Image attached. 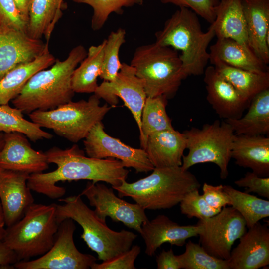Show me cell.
<instances>
[{"mask_svg":"<svg viewBox=\"0 0 269 269\" xmlns=\"http://www.w3.org/2000/svg\"><path fill=\"white\" fill-rule=\"evenodd\" d=\"M209 61L216 70L250 101L269 88V71L254 72L230 66L215 58Z\"/></svg>","mask_w":269,"mask_h":269,"instance_id":"obj_28","label":"cell"},{"mask_svg":"<svg viewBox=\"0 0 269 269\" xmlns=\"http://www.w3.org/2000/svg\"><path fill=\"white\" fill-rule=\"evenodd\" d=\"M106 40L98 45L90 46L86 57L74 70L72 77V87L75 93H94L98 85Z\"/></svg>","mask_w":269,"mask_h":269,"instance_id":"obj_29","label":"cell"},{"mask_svg":"<svg viewBox=\"0 0 269 269\" xmlns=\"http://www.w3.org/2000/svg\"><path fill=\"white\" fill-rule=\"evenodd\" d=\"M94 94L112 107L116 106L119 98L122 100L132 113L140 131L141 113L147 95L143 82L136 76L133 66L122 63L115 78L110 81H103Z\"/></svg>","mask_w":269,"mask_h":269,"instance_id":"obj_14","label":"cell"},{"mask_svg":"<svg viewBox=\"0 0 269 269\" xmlns=\"http://www.w3.org/2000/svg\"><path fill=\"white\" fill-rule=\"evenodd\" d=\"M87 51L82 45L73 48L63 61L56 59L48 69L40 70L27 82L21 93L11 101L23 113L55 109L72 101L74 95L72 77Z\"/></svg>","mask_w":269,"mask_h":269,"instance_id":"obj_2","label":"cell"},{"mask_svg":"<svg viewBox=\"0 0 269 269\" xmlns=\"http://www.w3.org/2000/svg\"><path fill=\"white\" fill-rule=\"evenodd\" d=\"M248 112L242 117L225 120L235 134L264 135L269 134V88L251 100Z\"/></svg>","mask_w":269,"mask_h":269,"instance_id":"obj_26","label":"cell"},{"mask_svg":"<svg viewBox=\"0 0 269 269\" xmlns=\"http://www.w3.org/2000/svg\"><path fill=\"white\" fill-rule=\"evenodd\" d=\"M59 200L64 204H55L58 224L67 218L78 223L83 229L81 238L97 253L99 260L106 261L129 250L137 237L136 234L129 231L111 229L106 221L99 218L94 211L85 204L81 195Z\"/></svg>","mask_w":269,"mask_h":269,"instance_id":"obj_5","label":"cell"},{"mask_svg":"<svg viewBox=\"0 0 269 269\" xmlns=\"http://www.w3.org/2000/svg\"><path fill=\"white\" fill-rule=\"evenodd\" d=\"M95 94L88 100L70 101L49 110H36L28 115L31 121L52 130L57 135L77 143L84 139L93 127L101 122L111 109L107 103L100 105Z\"/></svg>","mask_w":269,"mask_h":269,"instance_id":"obj_8","label":"cell"},{"mask_svg":"<svg viewBox=\"0 0 269 269\" xmlns=\"http://www.w3.org/2000/svg\"><path fill=\"white\" fill-rule=\"evenodd\" d=\"M210 58H217L232 67L254 72L269 70L250 47L229 38L217 39L210 47Z\"/></svg>","mask_w":269,"mask_h":269,"instance_id":"obj_27","label":"cell"},{"mask_svg":"<svg viewBox=\"0 0 269 269\" xmlns=\"http://www.w3.org/2000/svg\"><path fill=\"white\" fill-rule=\"evenodd\" d=\"M249 46L266 65L269 63V0H241Z\"/></svg>","mask_w":269,"mask_h":269,"instance_id":"obj_21","label":"cell"},{"mask_svg":"<svg viewBox=\"0 0 269 269\" xmlns=\"http://www.w3.org/2000/svg\"><path fill=\"white\" fill-rule=\"evenodd\" d=\"M29 175L27 173L0 167V200L7 227L21 219L34 203L27 185Z\"/></svg>","mask_w":269,"mask_h":269,"instance_id":"obj_17","label":"cell"},{"mask_svg":"<svg viewBox=\"0 0 269 269\" xmlns=\"http://www.w3.org/2000/svg\"><path fill=\"white\" fill-rule=\"evenodd\" d=\"M182 214L191 218L196 217L199 220L211 217L221 210L215 209L208 204L199 189H195L185 194L180 202Z\"/></svg>","mask_w":269,"mask_h":269,"instance_id":"obj_37","label":"cell"},{"mask_svg":"<svg viewBox=\"0 0 269 269\" xmlns=\"http://www.w3.org/2000/svg\"><path fill=\"white\" fill-rule=\"evenodd\" d=\"M18 261L19 260L16 253L6 245L2 239H0V268H14L13 265Z\"/></svg>","mask_w":269,"mask_h":269,"instance_id":"obj_44","label":"cell"},{"mask_svg":"<svg viewBox=\"0 0 269 269\" xmlns=\"http://www.w3.org/2000/svg\"><path fill=\"white\" fill-rule=\"evenodd\" d=\"M177 256L181 269H230L228 260L211 255L201 245L190 240L186 243L184 252Z\"/></svg>","mask_w":269,"mask_h":269,"instance_id":"obj_34","label":"cell"},{"mask_svg":"<svg viewBox=\"0 0 269 269\" xmlns=\"http://www.w3.org/2000/svg\"><path fill=\"white\" fill-rule=\"evenodd\" d=\"M59 224L55 204H31L22 218L5 229L2 239L18 260L42 256L52 247Z\"/></svg>","mask_w":269,"mask_h":269,"instance_id":"obj_7","label":"cell"},{"mask_svg":"<svg viewBox=\"0 0 269 269\" xmlns=\"http://www.w3.org/2000/svg\"><path fill=\"white\" fill-rule=\"evenodd\" d=\"M231 250L230 269H258L269 264V228L259 222L248 228Z\"/></svg>","mask_w":269,"mask_h":269,"instance_id":"obj_19","label":"cell"},{"mask_svg":"<svg viewBox=\"0 0 269 269\" xmlns=\"http://www.w3.org/2000/svg\"><path fill=\"white\" fill-rule=\"evenodd\" d=\"M167 99L162 96L147 97L141 117V148H145L148 136L154 132L174 129L166 110Z\"/></svg>","mask_w":269,"mask_h":269,"instance_id":"obj_30","label":"cell"},{"mask_svg":"<svg viewBox=\"0 0 269 269\" xmlns=\"http://www.w3.org/2000/svg\"><path fill=\"white\" fill-rule=\"evenodd\" d=\"M45 153L49 163H54L57 168L47 173L30 174L27 185L31 190L52 199L60 198L66 193L65 188L56 184L59 181L88 180L94 183L105 182L114 187L126 180L129 174L120 160L86 156L76 144L66 149L53 147Z\"/></svg>","mask_w":269,"mask_h":269,"instance_id":"obj_1","label":"cell"},{"mask_svg":"<svg viewBox=\"0 0 269 269\" xmlns=\"http://www.w3.org/2000/svg\"><path fill=\"white\" fill-rule=\"evenodd\" d=\"M81 195L85 196L97 216L106 221L109 217L140 233L143 223L148 220L145 210L136 203H131L118 197L113 188L98 182H88Z\"/></svg>","mask_w":269,"mask_h":269,"instance_id":"obj_13","label":"cell"},{"mask_svg":"<svg viewBox=\"0 0 269 269\" xmlns=\"http://www.w3.org/2000/svg\"><path fill=\"white\" fill-rule=\"evenodd\" d=\"M130 65L142 80L147 97L170 99L185 79L178 52L155 42L137 47Z\"/></svg>","mask_w":269,"mask_h":269,"instance_id":"obj_6","label":"cell"},{"mask_svg":"<svg viewBox=\"0 0 269 269\" xmlns=\"http://www.w3.org/2000/svg\"><path fill=\"white\" fill-rule=\"evenodd\" d=\"M76 229L73 220L67 218L58 226L51 249L38 259L19 261L13 265L18 269H88L96 258L81 253L73 239Z\"/></svg>","mask_w":269,"mask_h":269,"instance_id":"obj_10","label":"cell"},{"mask_svg":"<svg viewBox=\"0 0 269 269\" xmlns=\"http://www.w3.org/2000/svg\"><path fill=\"white\" fill-rule=\"evenodd\" d=\"M204 73L207 100L218 116L225 120L241 117L250 101L220 75L213 65L206 67Z\"/></svg>","mask_w":269,"mask_h":269,"instance_id":"obj_18","label":"cell"},{"mask_svg":"<svg viewBox=\"0 0 269 269\" xmlns=\"http://www.w3.org/2000/svg\"><path fill=\"white\" fill-rule=\"evenodd\" d=\"M83 143L88 157L116 159L120 160L125 168H133L137 173H147L154 168L144 149L132 147L110 136L105 132L102 121L93 127Z\"/></svg>","mask_w":269,"mask_h":269,"instance_id":"obj_12","label":"cell"},{"mask_svg":"<svg viewBox=\"0 0 269 269\" xmlns=\"http://www.w3.org/2000/svg\"><path fill=\"white\" fill-rule=\"evenodd\" d=\"M182 133L188 153L182 157L181 168L187 170L197 164L213 163L220 169L221 178L226 179L235 135L231 127L225 121L217 120L201 128L192 127Z\"/></svg>","mask_w":269,"mask_h":269,"instance_id":"obj_9","label":"cell"},{"mask_svg":"<svg viewBox=\"0 0 269 269\" xmlns=\"http://www.w3.org/2000/svg\"><path fill=\"white\" fill-rule=\"evenodd\" d=\"M155 36L156 44L181 52L179 56L185 78L204 73L210 58L207 47L215 36L213 24L207 32H203L197 15L188 8L179 7Z\"/></svg>","mask_w":269,"mask_h":269,"instance_id":"obj_3","label":"cell"},{"mask_svg":"<svg viewBox=\"0 0 269 269\" xmlns=\"http://www.w3.org/2000/svg\"><path fill=\"white\" fill-rule=\"evenodd\" d=\"M46 42L43 52L33 61L21 64L8 72L0 80V105L8 104L21 92L24 87L37 72L51 67L56 59Z\"/></svg>","mask_w":269,"mask_h":269,"instance_id":"obj_25","label":"cell"},{"mask_svg":"<svg viewBox=\"0 0 269 269\" xmlns=\"http://www.w3.org/2000/svg\"><path fill=\"white\" fill-rule=\"evenodd\" d=\"M231 158L260 177H269V137L235 134Z\"/></svg>","mask_w":269,"mask_h":269,"instance_id":"obj_23","label":"cell"},{"mask_svg":"<svg viewBox=\"0 0 269 269\" xmlns=\"http://www.w3.org/2000/svg\"><path fill=\"white\" fill-rule=\"evenodd\" d=\"M202 196L211 207L221 210L227 205H231L229 196L223 190V185L213 186L204 183L202 187Z\"/></svg>","mask_w":269,"mask_h":269,"instance_id":"obj_42","label":"cell"},{"mask_svg":"<svg viewBox=\"0 0 269 269\" xmlns=\"http://www.w3.org/2000/svg\"><path fill=\"white\" fill-rule=\"evenodd\" d=\"M239 187L246 188L247 193L254 192L269 199V177H260L253 172H247L243 177L234 181Z\"/></svg>","mask_w":269,"mask_h":269,"instance_id":"obj_41","label":"cell"},{"mask_svg":"<svg viewBox=\"0 0 269 269\" xmlns=\"http://www.w3.org/2000/svg\"><path fill=\"white\" fill-rule=\"evenodd\" d=\"M73 2L91 6L93 15L91 27L93 30H100L113 13L122 14L124 7L142 5L144 0H71Z\"/></svg>","mask_w":269,"mask_h":269,"instance_id":"obj_35","label":"cell"},{"mask_svg":"<svg viewBox=\"0 0 269 269\" xmlns=\"http://www.w3.org/2000/svg\"><path fill=\"white\" fill-rule=\"evenodd\" d=\"M45 47L41 39L0 25V80L16 67L33 61Z\"/></svg>","mask_w":269,"mask_h":269,"instance_id":"obj_15","label":"cell"},{"mask_svg":"<svg viewBox=\"0 0 269 269\" xmlns=\"http://www.w3.org/2000/svg\"><path fill=\"white\" fill-rule=\"evenodd\" d=\"M32 0H13L21 16L27 23L29 20V11Z\"/></svg>","mask_w":269,"mask_h":269,"instance_id":"obj_45","label":"cell"},{"mask_svg":"<svg viewBox=\"0 0 269 269\" xmlns=\"http://www.w3.org/2000/svg\"><path fill=\"white\" fill-rule=\"evenodd\" d=\"M0 221L2 223H4L5 224L4 218V214H3L2 207V205H1V203L0 200Z\"/></svg>","mask_w":269,"mask_h":269,"instance_id":"obj_48","label":"cell"},{"mask_svg":"<svg viewBox=\"0 0 269 269\" xmlns=\"http://www.w3.org/2000/svg\"><path fill=\"white\" fill-rule=\"evenodd\" d=\"M58 0H32L29 11L27 33L31 38L41 39L44 36L49 42L57 23Z\"/></svg>","mask_w":269,"mask_h":269,"instance_id":"obj_31","label":"cell"},{"mask_svg":"<svg viewBox=\"0 0 269 269\" xmlns=\"http://www.w3.org/2000/svg\"></svg>","mask_w":269,"mask_h":269,"instance_id":"obj_50","label":"cell"},{"mask_svg":"<svg viewBox=\"0 0 269 269\" xmlns=\"http://www.w3.org/2000/svg\"><path fill=\"white\" fill-rule=\"evenodd\" d=\"M126 31L119 28L110 33L106 40L101 72L100 78L104 81H110L115 78L119 72L122 63L119 58V51L125 42Z\"/></svg>","mask_w":269,"mask_h":269,"instance_id":"obj_36","label":"cell"},{"mask_svg":"<svg viewBox=\"0 0 269 269\" xmlns=\"http://www.w3.org/2000/svg\"><path fill=\"white\" fill-rule=\"evenodd\" d=\"M201 226L198 235L201 246L209 254L227 260L235 241L246 232V222L232 206H225L214 216L199 220Z\"/></svg>","mask_w":269,"mask_h":269,"instance_id":"obj_11","label":"cell"},{"mask_svg":"<svg viewBox=\"0 0 269 269\" xmlns=\"http://www.w3.org/2000/svg\"><path fill=\"white\" fill-rule=\"evenodd\" d=\"M3 136H4V134L1 133V132H0V150L2 148L3 144V142H4Z\"/></svg>","mask_w":269,"mask_h":269,"instance_id":"obj_49","label":"cell"},{"mask_svg":"<svg viewBox=\"0 0 269 269\" xmlns=\"http://www.w3.org/2000/svg\"><path fill=\"white\" fill-rule=\"evenodd\" d=\"M146 177L132 183L126 180L112 187L119 197H131L144 210L171 208L188 192L199 189L196 176L181 166L154 168Z\"/></svg>","mask_w":269,"mask_h":269,"instance_id":"obj_4","label":"cell"},{"mask_svg":"<svg viewBox=\"0 0 269 269\" xmlns=\"http://www.w3.org/2000/svg\"><path fill=\"white\" fill-rule=\"evenodd\" d=\"M163 4H172L188 8L212 24L215 19L216 9L220 0H160Z\"/></svg>","mask_w":269,"mask_h":269,"instance_id":"obj_38","label":"cell"},{"mask_svg":"<svg viewBox=\"0 0 269 269\" xmlns=\"http://www.w3.org/2000/svg\"><path fill=\"white\" fill-rule=\"evenodd\" d=\"M0 132L20 133L35 142L44 139H50L53 136L37 124L25 119L20 109L9 104L0 105Z\"/></svg>","mask_w":269,"mask_h":269,"instance_id":"obj_33","label":"cell"},{"mask_svg":"<svg viewBox=\"0 0 269 269\" xmlns=\"http://www.w3.org/2000/svg\"><path fill=\"white\" fill-rule=\"evenodd\" d=\"M0 25L27 33L28 23L22 18L13 0H0Z\"/></svg>","mask_w":269,"mask_h":269,"instance_id":"obj_40","label":"cell"},{"mask_svg":"<svg viewBox=\"0 0 269 269\" xmlns=\"http://www.w3.org/2000/svg\"><path fill=\"white\" fill-rule=\"evenodd\" d=\"M201 230L199 224L180 225L167 216L160 214L143 223L140 234L145 242V253L151 257L162 244L182 246L188 238L198 236Z\"/></svg>","mask_w":269,"mask_h":269,"instance_id":"obj_20","label":"cell"},{"mask_svg":"<svg viewBox=\"0 0 269 269\" xmlns=\"http://www.w3.org/2000/svg\"><path fill=\"white\" fill-rule=\"evenodd\" d=\"M140 253V247L134 245L128 251L123 252L111 259L96 262L93 264L92 269H135L134 262Z\"/></svg>","mask_w":269,"mask_h":269,"instance_id":"obj_39","label":"cell"},{"mask_svg":"<svg viewBox=\"0 0 269 269\" xmlns=\"http://www.w3.org/2000/svg\"><path fill=\"white\" fill-rule=\"evenodd\" d=\"M63 0H58V10L56 15V20L57 21H58L59 19L60 18L62 15L61 9L62 6V4L63 3Z\"/></svg>","mask_w":269,"mask_h":269,"instance_id":"obj_46","label":"cell"},{"mask_svg":"<svg viewBox=\"0 0 269 269\" xmlns=\"http://www.w3.org/2000/svg\"><path fill=\"white\" fill-rule=\"evenodd\" d=\"M215 14L212 24L217 39L229 38L250 47L241 0H220Z\"/></svg>","mask_w":269,"mask_h":269,"instance_id":"obj_24","label":"cell"},{"mask_svg":"<svg viewBox=\"0 0 269 269\" xmlns=\"http://www.w3.org/2000/svg\"><path fill=\"white\" fill-rule=\"evenodd\" d=\"M5 224L0 221V239H3L5 232Z\"/></svg>","mask_w":269,"mask_h":269,"instance_id":"obj_47","label":"cell"},{"mask_svg":"<svg viewBox=\"0 0 269 269\" xmlns=\"http://www.w3.org/2000/svg\"><path fill=\"white\" fill-rule=\"evenodd\" d=\"M3 139L0 150V167L29 174L48 169L46 154L33 149L24 134L4 133Z\"/></svg>","mask_w":269,"mask_h":269,"instance_id":"obj_16","label":"cell"},{"mask_svg":"<svg viewBox=\"0 0 269 269\" xmlns=\"http://www.w3.org/2000/svg\"><path fill=\"white\" fill-rule=\"evenodd\" d=\"M223 190L230 198V206L241 215L248 228L269 216V200L240 191L230 185H223Z\"/></svg>","mask_w":269,"mask_h":269,"instance_id":"obj_32","label":"cell"},{"mask_svg":"<svg viewBox=\"0 0 269 269\" xmlns=\"http://www.w3.org/2000/svg\"><path fill=\"white\" fill-rule=\"evenodd\" d=\"M186 140L174 129L154 132L147 137L144 148L154 168L181 166Z\"/></svg>","mask_w":269,"mask_h":269,"instance_id":"obj_22","label":"cell"},{"mask_svg":"<svg viewBox=\"0 0 269 269\" xmlns=\"http://www.w3.org/2000/svg\"><path fill=\"white\" fill-rule=\"evenodd\" d=\"M158 269H180L181 266L177 255H175L172 249L163 250L156 257Z\"/></svg>","mask_w":269,"mask_h":269,"instance_id":"obj_43","label":"cell"}]
</instances>
